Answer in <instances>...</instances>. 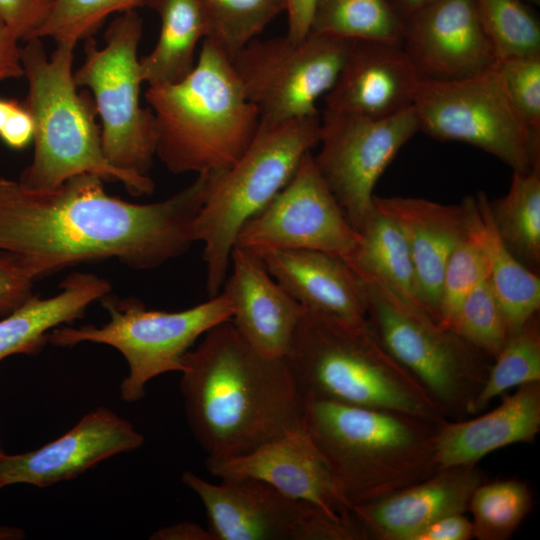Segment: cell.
<instances>
[{"label":"cell","mask_w":540,"mask_h":540,"mask_svg":"<svg viewBox=\"0 0 540 540\" xmlns=\"http://www.w3.org/2000/svg\"><path fill=\"white\" fill-rule=\"evenodd\" d=\"M211 178L197 174L172 196L138 204L109 195L90 173L46 189L0 177V250L18 255L36 279L108 259L134 270L157 268L195 242Z\"/></svg>","instance_id":"cell-1"},{"label":"cell","mask_w":540,"mask_h":540,"mask_svg":"<svg viewBox=\"0 0 540 540\" xmlns=\"http://www.w3.org/2000/svg\"><path fill=\"white\" fill-rule=\"evenodd\" d=\"M180 373L186 417L207 457L240 456L304 428L306 400L287 359L259 353L231 321L204 334Z\"/></svg>","instance_id":"cell-2"},{"label":"cell","mask_w":540,"mask_h":540,"mask_svg":"<svg viewBox=\"0 0 540 540\" xmlns=\"http://www.w3.org/2000/svg\"><path fill=\"white\" fill-rule=\"evenodd\" d=\"M286 359L305 400L445 421L443 411L390 355L367 319L352 321L304 307Z\"/></svg>","instance_id":"cell-3"},{"label":"cell","mask_w":540,"mask_h":540,"mask_svg":"<svg viewBox=\"0 0 540 540\" xmlns=\"http://www.w3.org/2000/svg\"><path fill=\"white\" fill-rule=\"evenodd\" d=\"M144 97L155 116L156 156L174 174L229 168L260 123L231 59L208 38L184 79L148 86Z\"/></svg>","instance_id":"cell-4"},{"label":"cell","mask_w":540,"mask_h":540,"mask_svg":"<svg viewBox=\"0 0 540 540\" xmlns=\"http://www.w3.org/2000/svg\"><path fill=\"white\" fill-rule=\"evenodd\" d=\"M76 44L58 41L50 56L41 38H30L20 46L28 83L24 105L33 117L35 131L32 161L18 181L29 188L46 189L72 176L90 173L122 183L132 195H150L155 189L150 176L122 171L103 153L93 98L87 91L78 93L74 81Z\"/></svg>","instance_id":"cell-5"},{"label":"cell","mask_w":540,"mask_h":540,"mask_svg":"<svg viewBox=\"0 0 540 540\" xmlns=\"http://www.w3.org/2000/svg\"><path fill=\"white\" fill-rule=\"evenodd\" d=\"M439 424L392 411L306 400L304 429L351 506L409 487L438 469Z\"/></svg>","instance_id":"cell-6"},{"label":"cell","mask_w":540,"mask_h":540,"mask_svg":"<svg viewBox=\"0 0 540 540\" xmlns=\"http://www.w3.org/2000/svg\"><path fill=\"white\" fill-rule=\"evenodd\" d=\"M321 115L279 123L260 121L239 159L214 172L194 221V240L203 244L208 298L227 277L231 252L243 225L289 182L302 158L318 146Z\"/></svg>","instance_id":"cell-7"},{"label":"cell","mask_w":540,"mask_h":540,"mask_svg":"<svg viewBox=\"0 0 540 540\" xmlns=\"http://www.w3.org/2000/svg\"><path fill=\"white\" fill-rule=\"evenodd\" d=\"M110 320L74 328L60 326L48 335V343L70 347L81 342L109 345L126 359L129 373L120 385L121 398L136 402L145 386L167 372H181L185 354L195 341L218 324L230 321L233 306L224 292L208 301L178 312L147 309L135 299H101Z\"/></svg>","instance_id":"cell-8"},{"label":"cell","mask_w":540,"mask_h":540,"mask_svg":"<svg viewBox=\"0 0 540 540\" xmlns=\"http://www.w3.org/2000/svg\"><path fill=\"white\" fill-rule=\"evenodd\" d=\"M359 280L366 319L390 355L424 387L446 417L467 414L486 380L490 357L378 283Z\"/></svg>","instance_id":"cell-9"},{"label":"cell","mask_w":540,"mask_h":540,"mask_svg":"<svg viewBox=\"0 0 540 540\" xmlns=\"http://www.w3.org/2000/svg\"><path fill=\"white\" fill-rule=\"evenodd\" d=\"M142 31L135 9L121 12L106 29L103 47L92 36L86 38L84 61L74 81L93 94L108 162L122 171L149 176L157 136L153 111L140 104L143 80L137 50Z\"/></svg>","instance_id":"cell-10"},{"label":"cell","mask_w":540,"mask_h":540,"mask_svg":"<svg viewBox=\"0 0 540 540\" xmlns=\"http://www.w3.org/2000/svg\"><path fill=\"white\" fill-rule=\"evenodd\" d=\"M412 107L419 130L436 140L473 145L517 172L540 163V133L513 107L497 64L462 79H421Z\"/></svg>","instance_id":"cell-11"},{"label":"cell","mask_w":540,"mask_h":540,"mask_svg":"<svg viewBox=\"0 0 540 540\" xmlns=\"http://www.w3.org/2000/svg\"><path fill=\"white\" fill-rule=\"evenodd\" d=\"M350 41L309 32L254 39L231 59L260 121L279 123L320 114L317 101L333 87Z\"/></svg>","instance_id":"cell-12"},{"label":"cell","mask_w":540,"mask_h":540,"mask_svg":"<svg viewBox=\"0 0 540 540\" xmlns=\"http://www.w3.org/2000/svg\"><path fill=\"white\" fill-rule=\"evenodd\" d=\"M182 482L201 500L215 540H364L354 516L331 514L250 478Z\"/></svg>","instance_id":"cell-13"},{"label":"cell","mask_w":540,"mask_h":540,"mask_svg":"<svg viewBox=\"0 0 540 540\" xmlns=\"http://www.w3.org/2000/svg\"><path fill=\"white\" fill-rule=\"evenodd\" d=\"M418 131L412 106L384 118L323 111L313 160L357 232L374 208L379 178Z\"/></svg>","instance_id":"cell-14"},{"label":"cell","mask_w":540,"mask_h":540,"mask_svg":"<svg viewBox=\"0 0 540 540\" xmlns=\"http://www.w3.org/2000/svg\"><path fill=\"white\" fill-rule=\"evenodd\" d=\"M359 240L308 152L289 182L243 225L234 246L256 254L314 250L347 262Z\"/></svg>","instance_id":"cell-15"},{"label":"cell","mask_w":540,"mask_h":540,"mask_svg":"<svg viewBox=\"0 0 540 540\" xmlns=\"http://www.w3.org/2000/svg\"><path fill=\"white\" fill-rule=\"evenodd\" d=\"M402 48L422 80L467 78L498 62L474 0H437L405 22Z\"/></svg>","instance_id":"cell-16"},{"label":"cell","mask_w":540,"mask_h":540,"mask_svg":"<svg viewBox=\"0 0 540 540\" xmlns=\"http://www.w3.org/2000/svg\"><path fill=\"white\" fill-rule=\"evenodd\" d=\"M143 435L114 411L98 407L46 445L0 458V489L13 484L39 488L70 480L102 460L140 448Z\"/></svg>","instance_id":"cell-17"},{"label":"cell","mask_w":540,"mask_h":540,"mask_svg":"<svg viewBox=\"0 0 540 540\" xmlns=\"http://www.w3.org/2000/svg\"><path fill=\"white\" fill-rule=\"evenodd\" d=\"M209 473L221 480L250 478L284 495L325 511L352 516V506L339 490L319 449L305 429L269 441L231 458L206 457Z\"/></svg>","instance_id":"cell-18"},{"label":"cell","mask_w":540,"mask_h":540,"mask_svg":"<svg viewBox=\"0 0 540 540\" xmlns=\"http://www.w3.org/2000/svg\"><path fill=\"white\" fill-rule=\"evenodd\" d=\"M483 474L476 464L439 469L409 487L352 506L364 539L414 540L431 523L465 513Z\"/></svg>","instance_id":"cell-19"},{"label":"cell","mask_w":540,"mask_h":540,"mask_svg":"<svg viewBox=\"0 0 540 540\" xmlns=\"http://www.w3.org/2000/svg\"><path fill=\"white\" fill-rule=\"evenodd\" d=\"M221 291L243 339L263 355L286 358L304 306L269 274L260 256L234 246Z\"/></svg>","instance_id":"cell-20"},{"label":"cell","mask_w":540,"mask_h":540,"mask_svg":"<svg viewBox=\"0 0 540 540\" xmlns=\"http://www.w3.org/2000/svg\"><path fill=\"white\" fill-rule=\"evenodd\" d=\"M420 80L402 46L353 40L324 110L388 117L413 105Z\"/></svg>","instance_id":"cell-21"},{"label":"cell","mask_w":540,"mask_h":540,"mask_svg":"<svg viewBox=\"0 0 540 540\" xmlns=\"http://www.w3.org/2000/svg\"><path fill=\"white\" fill-rule=\"evenodd\" d=\"M374 205L403 234L413 260L421 303L436 322L447 263L469 232L465 205L377 195Z\"/></svg>","instance_id":"cell-22"},{"label":"cell","mask_w":540,"mask_h":540,"mask_svg":"<svg viewBox=\"0 0 540 540\" xmlns=\"http://www.w3.org/2000/svg\"><path fill=\"white\" fill-rule=\"evenodd\" d=\"M540 431V382L517 387L500 405L475 418L442 422L433 440L438 469L476 464L511 444L531 442Z\"/></svg>","instance_id":"cell-23"},{"label":"cell","mask_w":540,"mask_h":540,"mask_svg":"<svg viewBox=\"0 0 540 540\" xmlns=\"http://www.w3.org/2000/svg\"><path fill=\"white\" fill-rule=\"evenodd\" d=\"M257 255L304 307L352 321L366 319L360 280L342 258L314 250H268Z\"/></svg>","instance_id":"cell-24"},{"label":"cell","mask_w":540,"mask_h":540,"mask_svg":"<svg viewBox=\"0 0 540 540\" xmlns=\"http://www.w3.org/2000/svg\"><path fill=\"white\" fill-rule=\"evenodd\" d=\"M111 291L110 283L91 273H73L51 297L31 295L0 320V361L15 355H35L48 343L49 333L83 317L88 306Z\"/></svg>","instance_id":"cell-25"},{"label":"cell","mask_w":540,"mask_h":540,"mask_svg":"<svg viewBox=\"0 0 540 540\" xmlns=\"http://www.w3.org/2000/svg\"><path fill=\"white\" fill-rule=\"evenodd\" d=\"M469 233L487 261V279L501 306L509 334L520 329L540 309V278L529 270L501 241L490 216L489 199L483 191L462 199Z\"/></svg>","instance_id":"cell-26"},{"label":"cell","mask_w":540,"mask_h":540,"mask_svg":"<svg viewBox=\"0 0 540 540\" xmlns=\"http://www.w3.org/2000/svg\"><path fill=\"white\" fill-rule=\"evenodd\" d=\"M358 233L357 249L346 262L356 276L378 283L405 305L425 311L413 260L396 224L374 205Z\"/></svg>","instance_id":"cell-27"},{"label":"cell","mask_w":540,"mask_h":540,"mask_svg":"<svg viewBox=\"0 0 540 540\" xmlns=\"http://www.w3.org/2000/svg\"><path fill=\"white\" fill-rule=\"evenodd\" d=\"M161 21L152 51L139 59L143 83L173 84L184 79L196 64L195 52L208 34L200 0H146Z\"/></svg>","instance_id":"cell-28"},{"label":"cell","mask_w":540,"mask_h":540,"mask_svg":"<svg viewBox=\"0 0 540 540\" xmlns=\"http://www.w3.org/2000/svg\"><path fill=\"white\" fill-rule=\"evenodd\" d=\"M493 225L508 250L529 270L540 269V163L513 171L508 192L489 200Z\"/></svg>","instance_id":"cell-29"},{"label":"cell","mask_w":540,"mask_h":540,"mask_svg":"<svg viewBox=\"0 0 540 540\" xmlns=\"http://www.w3.org/2000/svg\"><path fill=\"white\" fill-rule=\"evenodd\" d=\"M404 28L389 0H317L310 32L402 46Z\"/></svg>","instance_id":"cell-30"},{"label":"cell","mask_w":540,"mask_h":540,"mask_svg":"<svg viewBox=\"0 0 540 540\" xmlns=\"http://www.w3.org/2000/svg\"><path fill=\"white\" fill-rule=\"evenodd\" d=\"M540 382V322L538 313L508 338L494 358L480 391L467 414L483 411L497 396L511 388Z\"/></svg>","instance_id":"cell-31"},{"label":"cell","mask_w":540,"mask_h":540,"mask_svg":"<svg viewBox=\"0 0 540 540\" xmlns=\"http://www.w3.org/2000/svg\"><path fill=\"white\" fill-rule=\"evenodd\" d=\"M207 37L230 59L283 11L285 0H200Z\"/></svg>","instance_id":"cell-32"},{"label":"cell","mask_w":540,"mask_h":540,"mask_svg":"<svg viewBox=\"0 0 540 540\" xmlns=\"http://www.w3.org/2000/svg\"><path fill=\"white\" fill-rule=\"evenodd\" d=\"M531 506L532 495L524 482L512 479L482 482L473 492L468 509L472 513L473 538L508 539Z\"/></svg>","instance_id":"cell-33"},{"label":"cell","mask_w":540,"mask_h":540,"mask_svg":"<svg viewBox=\"0 0 540 540\" xmlns=\"http://www.w3.org/2000/svg\"><path fill=\"white\" fill-rule=\"evenodd\" d=\"M498 61L540 56V23L525 0H474Z\"/></svg>","instance_id":"cell-34"},{"label":"cell","mask_w":540,"mask_h":540,"mask_svg":"<svg viewBox=\"0 0 540 540\" xmlns=\"http://www.w3.org/2000/svg\"><path fill=\"white\" fill-rule=\"evenodd\" d=\"M447 329L490 358L500 352L509 332L487 276L465 298Z\"/></svg>","instance_id":"cell-35"},{"label":"cell","mask_w":540,"mask_h":540,"mask_svg":"<svg viewBox=\"0 0 540 540\" xmlns=\"http://www.w3.org/2000/svg\"><path fill=\"white\" fill-rule=\"evenodd\" d=\"M146 0H53L48 17L32 38L74 41L91 37L106 18L144 5Z\"/></svg>","instance_id":"cell-36"},{"label":"cell","mask_w":540,"mask_h":540,"mask_svg":"<svg viewBox=\"0 0 540 540\" xmlns=\"http://www.w3.org/2000/svg\"><path fill=\"white\" fill-rule=\"evenodd\" d=\"M487 274L484 253L468 232L466 239L453 251L444 272L436 320L438 325L448 328L465 298Z\"/></svg>","instance_id":"cell-37"},{"label":"cell","mask_w":540,"mask_h":540,"mask_svg":"<svg viewBox=\"0 0 540 540\" xmlns=\"http://www.w3.org/2000/svg\"><path fill=\"white\" fill-rule=\"evenodd\" d=\"M497 69L517 113L540 133V56L499 60Z\"/></svg>","instance_id":"cell-38"},{"label":"cell","mask_w":540,"mask_h":540,"mask_svg":"<svg viewBox=\"0 0 540 540\" xmlns=\"http://www.w3.org/2000/svg\"><path fill=\"white\" fill-rule=\"evenodd\" d=\"M36 280L16 254L0 250V315H7L32 295Z\"/></svg>","instance_id":"cell-39"},{"label":"cell","mask_w":540,"mask_h":540,"mask_svg":"<svg viewBox=\"0 0 540 540\" xmlns=\"http://www.w3.org/2000/svg\"><path fill=\"white\" fill-rule=\"evenodd\" d=\"M53 0H0V15L19 41H26L48 17Z\"/></svg>","instance_id":"cell-40"},{"label":"cell","mask_w":540,"mask_h":540,"mask_svg":"<svg viewBox=\"0 0 540 540\" xmlns=\"http://www.w3.org/2000/svg\"><path fill=\"white\" fill-rule=\"evenodd\" d=\"M471 538H473L471 520L464 513H455L431 523L414 540H468Z\"/></svg>","instance_id":"cell-41"},{"label":"cell","mask_w":540,"mask_h":540,"mask_svg":"<svg viewBox=\"0 0 540 540\" xmlns=\"http://www.w3.org/2000/svg\"><path fill=\"white\" fill-rule=\"evenodd\" d=\"M34 131L31 113L24 103H19L1 129L0 138L8 147L21 150L33 140Z\"/></svg>","instance_id":"cell-42"},{"label":"cell","mask_w":540,"mask_h":540,"mask_svg":"<svg viewBox=\"0 0 540 540\" xmlns=\"http://www.w3.org/2000/svg\"><path fill=\"white\" fill-rule=\"evenodd\" d=\"M19 42L0 15V81L24 76Z\"/></svg>","instance_id":"cell-43"},{"label":"cell","mask_w":540,"mask_h":540,"mask_svg":"<svg viewBox=\"0 0 540 540\" xmlns=\"http://www.w3.org/2000/svg\"><path fill=\"white\" fill-rule=\"evenodd\" d=\"M317 0H285V11L288 16V35L300 40L310 32L312 17Z\"/></svg>","instance_id":"cell-44"},{"label":"cell","mask_w":540,"mask_h":540,"mask_svg":"<svg viewBox=\"0 0 540 540\" xmlns=\"http://www.w3.org/2000/svg\"><path fill=\"white\" fill-rule=\"evenodd\" d=\"M150 539L154 540H215L209 528L193 522H180L172 526L162 527L155 531Z\"/></svg>","instance_id":"cell-45"},{"label":"cell","mask_w":540,"mask_h":540,"mask_svg":"<svg viewBox=\"0 0 540 540\" xmlns=\"http://www.w3.org/2000/svg\"><path fill=\"white\" fill-rule=\"evenodd\" d=\"M404 23L437 0H389Z\"/></svg>","instance_id":"cell-46"},{"label":"cell","mask_w":540,"mask_h":540,"mask_svg":"<svg viewBox=\"0 0 540 540\" xmlns=\"http://www.w3.org/2000/svg\"><path fill=\"white\" fill-rule=\"evenodd\" d=\"M19 103L14 99L0 98V131Z\"/></svg>","instance_id":"cell-47"},{"label":"cell","mask_w":540,"mask_h":540,"mask_svg":"<svg viewBox=\"0 0 540 540\" xmlns=\"http://www.w3.org/2000/svg\"><path fill=\"white\" fill-rule=\"evenodd\" d=\"M25 537L21 528L0 525V540H20Z\"/></svg>","instance_id":"cell-48"},{"label":"cell","mask_w":540,"mask_h":540,"mask_svg":"<svg viewBox=\"0 0 540 540\" xmlns=\"http://www.w3.org/2000/svg\"><path fill=\"white\" fill-rule=\"evenodd\" d=\"M5 454V452L3 451L2 447H1V438H0V458Z\"/></svg>","instance_id":"cell-49"},{"label":"cell","mask_w":540,"mask_h":540,"mask_svg":"<svg viewBox=\"0 0 540 540\" xmlns=\"http://www.w3.org/2000/svg\"><path fill=\"white\" fill-rule=\"evenodd\" d=\"M540 0H530V2H533V3H539Z\"/></svg>","instance_id":"cell-50"},{"label":"cell","mask_w":540,"mask_h":540,"mask_svg":"<svg viewBox=\"0 0 540 540\" xmlns=\"http://www.w3.org/2000/svg\"><path fill=\"white\" fill-rule=\"evenodd\" d=\"M526 1H530V0H526Z\"/></svg>","instance_id":"cell-51"}]
</instances>
